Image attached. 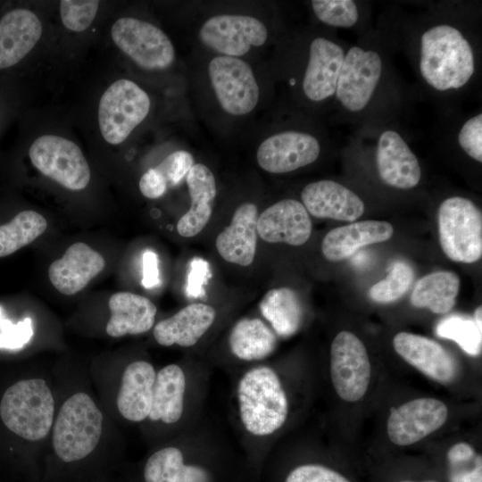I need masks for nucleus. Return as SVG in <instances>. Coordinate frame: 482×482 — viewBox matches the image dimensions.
<instances>
[{
    "instance_id": "1",
    "label": "nucleus",
    "mask_w": 482,
    "mask_h": 482,
    "mask_svg": "<svg viewBox=\"0 0 482 482\" xmlns=\"http://www.w3.org/2000/svg\"><path fill=\"white\" fill-rule=\"evenodd\" d=\"M478 65L470 37L460 25L437 21L418 37L416 66L422 82L438 94L466 88Z\"/></svg>"
},
{
    "instance_id": "2",
    "label": "nucleus",
    "mask_w": 482,
    "mask_h": 482,
    "mask_svg": "<svg viewBox=\"0 0 482 482\" xmlns=\"http://www.w3.org/2000/svg\"><path fill=\"white\" fill-rule=\"evenodd\" d=\"M237 403L241 422L253 436L271 435L287 419V394L277 372L268 366H256L242 376Z\"/></svg>"
},
{
    "instance_id": "3",
    "label": "nucleus",
    "mask_w": 482,
    "mask_h": 482,
    "mask_svg": "<svg viewBox=\"0 0 482 482\" xmlns=\"http://www.w3.org/2000/svg\"><path fill=\"white\" fill-rule=\"evenodd\" d=\"M54 401L46 381L21 379L10 386L0 401V418L12 433L28 441H38L49 433Z\"/></svg>"
},
{
    "instance_id": "4",
    "label": "nucleus",
    "mask_w": 482,
    "mask_h": 482,
    "mask_svg": "<svg viewBox=\"0 0 482 482\" xmlns=\"http://www.w3.org/2000/svg\"><path fill=\"white\" fill-rule=\"evenodd\" d=\"M386 75V58L368 43L349 46L337 79L335 99L345 113H362L378 93Z\"/></svg>"
},
{
    "instance_id": "5",
    "label": "nucleus",
    "mask_w": 482,
    "mask_h": 482,
    "mask_svg": "<svg viewBox=\"0 0 482 482\" xmlns=\"http://www.w3.org/2000/svg\"><path fill=\"white\" fill-rule=\"evenodd\" d=\"M104 417L93 399L79 392L62 405L53 430V446L65 462L81 460L99 443Z\"/></svg>"
},
{
    "instance_id": "6",
    "label": "nucleus",
    "mask_w": 482,
    "mask_h": 482,
    "mask_svg": "<svg viewBox=\"0 0 482 482\" xmlns=\"http://www.w3.org/2000/svg\"><path fill=\"white\" fill-rule=\"evenodd\" d=\"M441 247L458 262L471 263L482 255V214L476 204L463 196L444 200L438 209Z\"/></svg>"
},
{
    "instance_id": "7",
    "label": "nucleus",
    "mask_w": 482,
    "mask_h": 482,
    "mask_svg": "<svg viewBox=\"0 0 482 482\" xmlns=\"http://www.w3.org/2000/svg\"><path fill=\"white\" fill-rule=\"evenodd\" d=\"M149 110L148 95L135 82H113L99 102L98 122L104 139L112 145L122 143L145 120Z\"/></svg>"
},
{
    "instance_id": "8",
    "label": "nucleus",
    "mask_w": 482,
    "mask_h": 482,
    "mask_svg": "<svg viewBox=\"0 0 482 482\" xmlns=\"http://www.w3.org/2000/svg\"><path fill=\"white\" fill-rule=\"evenodd\" d=\"M29 157L43 175L71 191H80L89 183V165L80 148L67 138L41 136L30 145Z\"/></svg>"
},
{
    "instance_id": "9",
    "label": "nucleus",
    "mask_w": 482,
    "mask_h": 482,
    "mask_svg": "<svg viewBox=\"0 0 482 482\" xmlns=\"http://www.w3.org/2000/svg\"><path fill=\"white\" fill-rule=\"evenodd\" d=\"M111 35L115 45L137 65L146 70H163L175 59L168 36L156 26L131 17L117 20Z\"/></svg>"
},
{
    "instance_id": "10",
    "label": "nucleus",
    "mask_w": 482,
    "mask_h": 482,
    "mask_svg": "<svg viewBox=\"0 0 482 482\" xmlns=\"http://www.w3.org/2000/svg\"><path fill=\"white\" fill-rule=\"evenodd\" d=\"M370 375L363 343L352 332H339L330 347V377L337 395L350 403L361 400L368 390Z\"/></svg>"
},
{
    "instance_id": "11",
    "label": "nucleus",
    "mask_w": 482,
    "mask_h": 482,
    "mask_svg": "<svg viewBox=\"0 0 482 482\" xmlns=\"http://www.w3.org/2000/svg\"><path fill=\"white\" fill-rule=\"evenodd\" d=\"M217 99L232 115L252 112L259 100V87L250 65L237 57L216 56L208 66Z\"/></svg>"
},
{
    "instance_id": "12",
    "label": "nucleus",
    "mask_w": 482,
    "mask_h": 482,
    "mask_svg": "<svg viewBox=\"0 0 482 482\" xmlns=\"http://www.w3.org/2000/svg\"><path fill=\"white\" fill-rule=\"evenodd\" d=\"M201 41L225 56L246 54L251 46H262L268 38L265 25L247 15L221 14L211 17L199 30Z\"/></svg>"
},
{
    "instance_id": "13",
    "label": "nucleus",
    "mask_w": 482,
    "mask_h": 482,
    "mask_svg": "<svg viewBox=\"0 0 482 482\" xmlns=\"http://www.w3.org/2000/svg\"><path fill=\"white\" fill-rule=\"evenodd\" d=\"M321 145L313 135L295 130L270 136L260 145L256 159L260 167L270 173H287L313 163Z\"/></svg>"
},
{
    "instance_id": "14",
    "label": "nucleus",
    "mask_w": 482,
    "mask_h": 482,
    "mask_svg": "<svg viewBox=\"0 0 482 482\" xmlns=\"http://www.w3.org/2000/svg\"><path fill=\"white\" fill-rule=\"evenodd\" d=\"M448 417V408L436 398H418L392 410L386 431L392 443L404 446L419 442L440 428Z\"/></svg>"
},
{
    "instance_id": "15",
    "label": "nucleus",
    "mask_w": 482,
    "mask_h": 482,
    "mask_svg": "<svg viewBox=\"0 0 482 482\" xmlns=\"http://www.w3.org/2000/svg\"><path fill=\"white\" fill-rule=\"evenodd\" d=\"M347 48L325 37L313 38L302 80L305 97L313 103H322L335 97L337 79Z\"/></svg>"
},
{
    "instance_id": "16",
    "label": "nucleus",
    "mask_w": 482,
    "mask_h": 482,
    "mask_svg": "<svg viewBox=\"0 0 482 482\" xmlns=\"http://www.w3.org/2000/svg\"><path fill=\"white\" fill-rule=\"evenodd\" d=\"M376 142V166L379 179L397 189H411L421 179L420 162L402 134L386 128Z\"/></svg>"
},
{
    "instance_id": "17",
    "label": "nucleus",
    "mask_w": 482,
    "mask_h": 482,
    "mask_svg": "<svg viewBox=\"0 0 482 482\" xmlns=\"http://www.w3.org/2000/svg\"><path fill=\"white\" fill-rule=\"evenodd\" d=\"M312 229L309 213L302 203L283 199L264 210L257 220V234L268 243L302 245Z\"/></svg>"
},
{
    "instance_id": "18",
    "label": "nucleus",
    "mask_w": 482,
    "mask_h": 482,
    "mask_svg": "<svg viewBox=\"0 0 482 482\" xmlns=\"http://www.w3.org/2000/svg\"><path fill=\"white\" fill-rule=\"evenodd\" d=\"M396 353L427 377L439 382H452L458 372L453 356L439 343L428 337L399 332L393 339Z\"/></svg>"
},
{
    "instance_id": "19",
    "label": "nucleus",
    "mask_w": 482,
    "mask_h": 482,
    "mask_svg": "<svg viewBox=\"0 0 482 482\" xmlns=\"http://www.w3.org/2000/svg\"><path fill=\"white\" fill-rule=\"evenodd\" d=\"M301 198L308 213L316 218L353 221L365 209L363 201L353 191L329 179L307 184Z\"/></svg>"
},
{
    "instance_id": "20",
    "label": "nucleus",
    "mask_w": 482,
    "mask_h": 482,
    "mask_svg": "<svg viewBox=\"0 0 482 482\" xmlns=\"http://www.w3.org/2000/svg\"><path fill=\"white\" fill-rule=\"evenodd\" d=\"M42 24L32 11L17 7L0 17V71L19 64L38 42Z\"/></svg>"
},
{
    "instance_id": "21",
    "label": "nucleus",
    "mask_w": 482,
    "mask_h": 482,
    "mask_svg": "<svg viewBox=\"0 0 482 482\" xmlns=\"http://www.w3.org/2000/svg\"><path fill=\"white\" fill-rule=\"evenodd\" d=\"M104 257L88 245L77 242L48 268L52 285L62 294L72 295L83 290L104 268Z\"/></svg>"
},
{
    "instance_id": "22",
    "label": "nucleus",
    "mask_w": 482,
    "mask_h": 482,
    "mask_svg": "<svg viewBox=\"0 0 482 482\" xmlns=\"http://www.w3.org/2000/svg\"><path fill=\"white\" fill-rule=\"evenodd\" d=\"M258 209L253 203H245L235 211L230 224L216 237V249L226 262L249 266L257 248Z\"/></svg>"
},
{
    "instance_id": "23",
    "label": "nucleus",
    "mask_w": 482,
    "mask_h": 482,
    "mask_svg": "<svg viewBox=\"0 0 482 482\" xmlns=\"http://www.w3.org/2000/svg\"><path fill=\"white\" fill-rule=\"evenodd\" d=\"M216 318L215 309L206 303H191L174 315L159 321L154 328L156 342L163 346L195 345L207 332Z\"/></svg>"
},
{
    "instance_id": "24",
    "label": "nucleus",
    "mask_w": 482,
    "mask_h": 482,
    "mask_svg": "<svg viewBox=\"0 0 482 482\" xmlns=\"http://www.w3.org/2000/svg\"><path fill=\"white\" fill-rule=\"evenodd\" d=\"M394 234L386 221L362 220L336 228L324 237L321 251L326 259L339 262L352 256L361 247L388 240Z\"/></svg>"
},
{
    "instance_id": "25",
    "label": "nucleus",
    "mask_w": 482,
    "mask_h": 482,
    "mask_svg": "<svg viewBox=\"0 0 482 482\" xmlns=\"http://www.w3.org/2000/svg\"><path fill=\"white\" fill-rule=\"evenodd\" d=\"M155 376L154 368L145 361L126 367L117 396V407L123 418L139 422L149 416Z\"/></svg>"
},
{
    "instance_id": "26",
    "label": "nucleus",
    "mask_w": 482,
    "mask_h": 482,
    "mask_svg": "<svg viewBox=\"0 0 482 482\" xmlns=\"http://www.w3.org/2000/svg\"><path fill=\"white\" fill-rule=\"evenodd\" d=\"M186 177L191 205L178 221L177 230L184 237H192L209 222L217 189L214 175L202 163L194 164Z\"/></svg>"
},
{
    "instance_id": "27",
    "label": "nucleus",
    "mask_w": 482,
    "mask_h": 482,
    "mask_svg": "<svg viewBox=\"0 0 482 482\" xmlns=\"http://www.w3.org/2000/svg\"><path fill=\"white\" fill-rule=\"evenodd\" d=\"M111 317L106 333L112 337L139 335L150 330L155 320L156 306L148 298L130 292H118L109 299Z\"/></svg>"
},
{
    "instance_id": "28",
    "label": "nucleus",
    "mask_w": 482,
    "mask_h": 482,
    "mask_svg": "<svg viewBox=\"0 0 482 482\" xmlns=\"http://www.w3.org/2000/svg\"><path fill=\"white\" fill-rule=\"evenodd\" d=\"M186 376L177 364H169L155 376L152 408L149 419L173 424L180 420L184 411Z\"/></svg>"
},
{
    "instance_id": "29",
    "label": "nucleus",
    "mask_w": 482,
    "mask_h": 482,
    "mask_svg": "<svg viewBox=\"0 0 482 482\" xmlns=\"http://www.w3.org/2000/svg\"><path fill=\"white\" fill-rule=\"evenodd\" d=\"M229 345L231 353L245 362L261 361L277 346L275 332L258 318H244L233 326Z\"/></svg>"
},
{
    "instance_id": "30",
    "label": "nucleus",
    "mask_w": 482,
    "mask_h": 482,
    "mask_svg": "<svg viewBox=\"0 0 482 482\" xmlns=\"http://www.w3.org/2000/svg\"><path fill=\"white\" fill-rule=\"evenodd\" d=\"M145 482H212L208 470L187 465L182 452L174 446L154 452L144 468Z\"/></svg>"
},
{
    "instance_id": "31",
    "label": "nucleus",
    "mask_w": 482,
    "mask_h": 482,
    "mask_svg": "<svg viewBox=\"0 0 482 482\" xmlns=\"http://www.w3.org/2000/svg\"><path fill=\"white\" fill-rule=\"evenodd\" d=\"M459 277L452 271H436L421 278L414 286L411 303L442 314L452 310L459 293Z\"/></svg>"
},
{
    "instance_id": "32",
    "label": "nucleus",
    "mask_w": 482,
    "mask_h": 482,
    "mask_svg": "<svg viewBox=\"0 0 482 482\" xmlns=\"http://www.w3.org/2000/svg\"><path fill=\"white\" fill-rule=\"evenodd\" d=\"M260 310L275 334L281 337L295 335L301 326V302L291 288L278 287L268 291L260 303Z\"/></svg>"
},
{
    "instance_id": "33",
    "label": "nucleus",
    "mask_w": 482,
    "mask_h": 482,
    "mask_svg": "<svg viewBox=\"0 0 482 482\" xmlns=\"http://www.w3.org/2000/svg\"><path fill=\"white\" fill-rule=\"evenodd\" d=\"M47 228L46 220L38 212H18L9 222L0 225V257L12 254L32 243Z\"/></svg>"
},
{
    "instance_id": "34",
    "label": "nucleus",
    "mask_w": 482,
    "mask_h": 482,
    "mask_svg": "<svg viewBox=\"0 0 482 482\" xmlns=\"http://www.w3.org/2000/svg\"><path fill=\"white\" fill-rule=\"evenodd\" d=\"M437 337L454 341L463 352L479 355L482 345V328L474 320L461 315H451L441 320L436 327Z\"/></svg>"
},
{
    "instance_id": "35",
    "label": "nucleus",
    "mask_w": 482,
    "mask_h": 482,
    "mask_svg": "<svg viewBox=\"0 0 482 482\" xmlns=\"http://www.w3.org/2000/svg\"><path fill=\"white\" fill-rule=\"evenodd\" d=\"M316 18L323 24L337 29L356 28L363 18L362 4L353 0H313Z\"/></svg>"
},
{
    "instance_id": "36",
    "label": "nucleus",
    "mask_w": 482,
    "mask_h": 482,
    "mask_svg": "<svg viewBox=\"0 0 482 482\" xmlns=\"http://www.w3.org/2000/svg\"><path fill=\"white\" fill-rule=\"evenodd\" d=\"M414 272L404 262H395L388 275L370 289V297L381 303H392L401 298L412 283Z\"/></svg>"
},
{
    "instance_id": "37",
    "label": "nucleus",
    "mask_w": 482,
    "mask_h": 482,
    "mask_svg": "<svg viewBox=\"0 0 482 482\" xmlns=\"http://www.w3.org/2000/svg\"><path fill=\"white\" fill-rule=\"evenodd\" d=\"M99 1L62 0L60 3V14L63 25L70 30L81 32L94 21Z\"/></svg>"
},
{
    "instance_id": "38",
    "label": "nucleus",
    "mask_w": 482,
    "mask_h": 482,
    "mask_svg": "<svg viewBox=\"0 0 482 482\" xmlns=\"http://www.w3.org/2000/svg\"><path fill=\"white\" fill-rule=\"evenodd\" d=\"M457 143L461 149L472 160L482 162V113L478 112L460 127Z\"/></svg>"
},
{
    "instance_id": "39",
    "label": "nucleus",
    "mask_w": 482,
    "mask_h": 482,
    "mask_svg": "<svg viewBox=\"0 0 482 482\" xmlns=\"http://www.w3.org/2000/svg\"><path fill=\"white\" fill-rule=\"evenodd\" d=\"M33 336L32 320L25 318L16 324L3 318L0 321V348L18 350L27 345Z\"/></svg>"
},
{
    "instance_id": "40",
    "label": "nucleus",
    "mask_w": 482,
    "mask_h": 482,
    "mask_svg": "<svg viewBox=\"0 0 482 482\" xmlns=\"http://www.w3.org/2000/svg\"><path fill=\"white\" fill-rule=\"evenodd\" d=\"M194 165L192 154L187 151H176L169 154L157 167L169 187L177 186L187 175Z\"/></svg>"
},
{
    "instance_id": "41",
    "label": "nucleus",
    "mask_w": 482,
    "mask_h": 482,
    "mask_svg": "<svg viewBox=\"0 0 482 482\" xmlns=\"http://www.w3.org/2000/svg\"><path fill=\"white\" fill-rule=\"evenodd\" d=\"M285 482H350L337 471L320 464H303L292 470Z\"/></svg>"
},
{
    "instance_id": "42",
    "label": "nucleus",
    "mask_w": 482,
    "mask_h": 482,
    "mask_svg": "<svg viewBox=\"0 0 482 482\" xmlns=\"http://www.w3.org/2000/svg\"><path fill=\"white\" fill-rule=\"evenodd\" d=\"M209 277V267L206 261L195 258L190 263L187 278V293L189 296H199L203 292V286Z\"/></svg>"
},
{
    "instance_id": "43",
    "label": "nucleus",
    "mask_w": 482,
    "mask_h": 482,
    "mask_svg": "<svg viewBox=\"0 0 482 482\" xmlns=\"http://www.w3.org/2000/svg\"><path fill=\"white\" fill-rule=\"evenodd\" d=\"M167 183L156 168L149 169L139 180L142 195L150 199H156L164 195Z\"/></svg>"
},
{
    "instance_id": "44",
    "label": "nucleus",
    "mask_w": 482,
    "mask_h": 482,
    "mask_svg": "<svg viewBox=\"0 0 482 482\" xmlns=\"http://www.w3.org/2000/svg\"><path fill=\"white\" fill-rule=\"evenodd\" d=\"M143 278L142 285L145 288H152L160 283L158 257L152 250H146L142 256Z\"/></svg>"
},
{
    "instance_id": "45",
    "label": "nucleus",
    "mask_w": 482,
    "mask_h": 482,
    "mask_svg": "<svg viewBox=\"0 0 482 482\" xmlns=\"http://www.w3.org/2000/svg\"><path fill=\"white\" fill-rule=\"evenodd\" d=\"M450 482H482V459L478 455L475 459V467L470 470L453 471L450 475Z\"/></svg>"
},
{
    "instance_id": "46",
    "label": "nucleus",
    "mask_w": 482,
    "mask_h": 482,
    "mask_svg": "<svg viewBox=\"0 0 482 482\" xmlns=\"http://www.w3.org/2000/svg\"><path fill=\"white\" fill-rule=\"evenodd\" d=\"M474 457V449L471 445L464 442L453 445L447 453V458L452 464L466 462Z\"/></svg>"
},
{
    "instance_id": "47",
    "label": "nucleus",
    "mask_w": 482,
    "mask_h": 482,
    "mask_svg": "<svg viewBox=\"0 0 482 482\" xmlns=\"http://www.w3.org/2000/svg\"><path fill=\"white\" fill-rule=\"evenodd\" d=\"M475 323L479 328H482V307L478 306L475 312H474V318H473Z\"/></svg>"
},
{
    "instance_id": "48",
    "label": "nucleus",
    "mask_w": 482,
    "mask_h": 482,
    "mask_svg": "<svg viewBox=\"0 0 482 482\" xmlns=\"http://www.w3.org/2000/svg\"><path fill=\"white\" fill-rule=\"evenodd\" d=\"M3 310L2 308L0 307V321L3 320Z\"/></svg>"
},
{
    "instance_id": "49",
    "label": "nucleus",
    "mask_w": 482,
    "mask_h": 482,
    "mask_svg": "<svg viewBox=\"0 0 482 482\" xmlns=\"http://www.w3.org/2000/svg\"><path fill=\"white\" fill-rule=\"evenodd\" d=\"M401 482H413V481H407V480H405V481H401ZM425 482H435V481H425Z\"/></svg>"
}]
</instances>
